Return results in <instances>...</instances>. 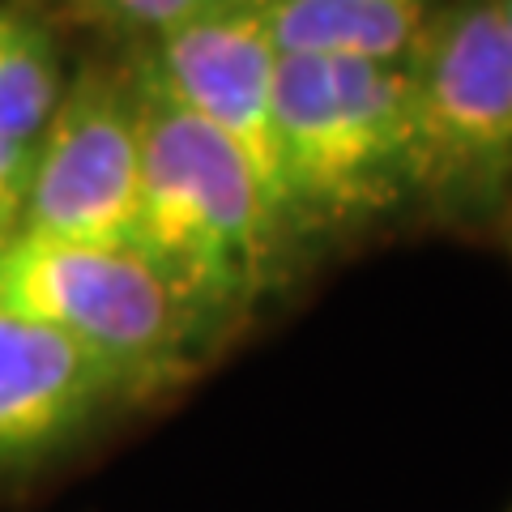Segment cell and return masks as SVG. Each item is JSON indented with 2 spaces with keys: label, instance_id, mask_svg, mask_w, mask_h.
Segmentation results:
<instances>
[{
  "label": "cell",
  "instance_id": "cell-1",
  "mask_svg": "<svg viewBox=\"0 0 512 512\" xmlns=\"http://www.w3.org/2000/svg\"><path fill=\"white\" fill-rule=\"evenodd\" d=\"M133 86L141 124L133 248L205 320L265 286L286 218L227 137L171 103L146 73Z\"/></svg>",
  "mask_w": 512,
  "mask_h": 512
},
{
  "label": "cell",
  "instance_id": "cell-2",
  "mask_svg": "<svg viewBox=\"0 0 512 512\" xmlns=\"http://www.w3.org/2000/svg\"><path fill=\"white\" fill-rule=\"evenodd\" d=\"M274 146L291 218H355L397 201L410 188L406 69L282 56Z\"/></svg>",
  "mask_w": 512,
  "mask_h": 512
},
{
  "label": "cell",
  "instance_id": "cell-3",
  "mask_svg": "<svg viewBox=\"0 0 512 512\" xmlns=\"http://www.w3.org/2000/svg\"><path fill=\"white\" fill-rule=\"evenodd\" d=\"M0 308L99 355L150 393L180 372L201 312L137 248L13 235L0 244Z\"/></svg>",
  "mask_w": 512,
  "mask_h": 512
},
{
  "label": "cell",
  "instance_id": "cell-4",
  "mask_svg": "<svg viewBox=\"0 0 512 512\" xmlns=\"http://www.w3.org/2000/svg\"><path fill=\"white\" fill-rule=\"evenodd\" d=\"M410 107V192L487 197L512 175V30L495 0L423 22L402 60Z\"/></svg>",
  "mask_w": 512,
  "mask_h": 512
},
{
  "label": "cell",
  "instance_id": "cell-5",
  "mask_svg": "<svg viewBox=\"0 0 512 512\" xmlns=\"http://www.w3.org/2000/svg\"><path fill=\"white\" fill-rule=\"evenodd\" d=\"M141 201V124L133 77L77 73L35 137L18 235L133 248Z\"/></svg>",
  "mask_w": 512,
  "mask_h": 512
},
{
  "label": "cell",
  "instance_id": "cell-6",
  "mask_svg": "<svg viewBox=\"0 0 512 512\" xmlns=\"http://www.w3.org/2000/svg\"><path fill=\"white\" fill-rule=\"evenodd\" d=\"M282 52L269 35L265 5H227L214 0L188 22L154 39V56L141 73L180 103L188 116L210 124L218 137L248 158L269 201L286 214L278 146H274V82Z\"/></svg>",
  "mask_w": 512,
  "mask_h": 512
},
{
  "label": "cell",
  "instance_id": "cell-7",
  "mask_svg": "<svg viewBox=\"0 0 512 512\" xmlns=\"http://www.w3.org/2000/svg\"><path fill=\"white\" fill-rule=\"evenodd\" d=\"M124 393L133 384L111 363L0 308V474L56 457Z\"/></svg>",
  "mask_w": 512,
  "mask_h": 512
},
{
  "label": "cell",
  "instance_id": "cell-8",
  "mask_svg": "<svg viewBox=\"0 0 512 512\" xmlns=\"http://www.w3.org/2000/svg\"><path fill=\"white\" fill-rule=\"evenodd\" d=\"M265 18L282 56L402 64L427 22V0H269Z\"/></svg>",
  "mask_w": 512,
  "mask_h": 512
},
{
  "label": "cell",
  "instance_id": "cell-9",
  "mask_svg": "<svg viewBox=\"0 0 512 512\" xmlns=\"http://www.w3.org/2000/svg\"><path fill=\"white\" fill-rule=\"evenodd\" d=\"M64 94L52 35L22 13L0 5V137L35 141Z\"/></svg>",
  "mask_w": 512,
  "mask_h": 512
},
{
  "label": "cell",
  "instance_id": "cell-10",
  "mask_svg": "<svg viewBox=\"0 0 512 512\" xmlns=\"http://www.w3.org/2000/svg\"><path fill=\"white\" fill-rule=\"evenodd\" d=\"M210 0H86V9L99 22L116 30H133V35H163V30L188 22L201 13Z\"/></svg>",
  "mask_w": 512,
  "mask_h": 512
},
{
  "label": "cell",
  "instance_id": "cell-11",
  "mask_svg": "<svg viewBox=\"0 0 512 512\" xmlns=\"http://www.w3.org/2000/svg\"><path fill=\"white\" fill-rule=\"evenodd\" d=\"M30 171H35V141H9L0 137V244L18 235Z\"/></svg>",
  "mask_w": 512,
  "mask_h": 512
},
{
  "label": "cell",
  "instance_id": "cell-12",
  "mask_svg": "<svg viewBox=\"0 0 512 512\" xmlns=\"http://www.w3.org/2000/svg\"><path fill=\"white\" fill-rule=\"evenodd\" d=\"M214 5V0H210ZM227 5H269V0H227Z\"/></svg>",
  "mask_w": 512,
  "mask_h": 512
}]
</instances>
